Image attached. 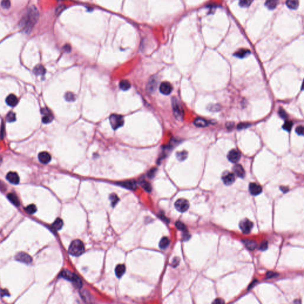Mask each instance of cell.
I'll list each match as a JSON object with an SVG mask.
<instances>
[{
  "label": "cell",
  "mask_w": 304,
  "mask_h": 304,
  "mask_svg": "<svg viewBox=\"0 0 304 304\" xmlns=\"http://www.w3.org/2000/svg\"><path fill=\"white\" fill-rule=\"evenodd\" d=\"M38 17V9L35 6L31 7L22 18L19 23L20 27L25 33H29L36 23Z\"/></svg>",
  "instance_id": "obj_1"
},
{
  "label": "cell",
  "mask_w": 304,
  "mask_h": 304,
  "mask_svg": "<svg viewBox=\"0 0 304 304\" xmlns=\"http://www.w3.org/2000/svg\"><path fill=\"white\" fill-rule=\"evenodd\" d=\"M68 252L71 255L75 257L83 254L85 252V245L83 242L79 240L73 241L69 245Z\"/></svg>",
  "instance_id": "obj_2"
},
{
  "label": "cell",
  "mask_w": 304,
  "mask_h": 304,
  "mask_svg": "<svg viewBox=\"0 0 304 304\" xmlns=\"http://www.w3.org/2000/svg\"><path fill=\"white\" fill-rule=\"evenodd\" d=\"M61 276L65 279L72 282L74 285L77 287H80L82 286V281L80 278L77 275H75L74 273L68 270H63L61 273Z\"/></svg>",
  "instance_id": "obj_3"
},
{
  "label": "cell",
  "mask_w": 304,
  "mask_h": 304,
  "mask_svg": "<svg viewBox=\"0 0 304 304\" xmlns=\"http://www.w3.org/2000/svg\"><path fill=\"white\" fill-rule=\"evenodd\" d=\"M172 106L173 109V113L175 118L179 121L182 120L184 117V111L177 98H172Z\"/></svg>",
  "instance_id": "obj_4"
},
{
  "label": "cell",
  "mask_w": 304,
  "mask_h": 304,
  "mask_svg": "<svg viewBox=\"0 0 304 304\" xmlns=\"http://www.w3.org/2000/svg\"><path fill=\"white\" fill-rule=\"evenodd\" d=\"M109 121L114 130H117L122 127L124 123L122 116L118 114H112L109 117Z\"/></svg>",
  "instance_id": "obj_5"
},
{
  "label": "cell",
  "mask_w": 304,
  "mask_h": 304,
  "mask_svg": "<svg viewBox=\"0 0 304 304\" xmlns=\"http://www.w3.org/2000/svg\"><path fill=\"white\" fill-rule=\"evenodd\" d=\"M240 227L244 234H249L253 227V223L248 219H245L241 221Z\"/></svg>",
  "instance_id": "obj_6"
},
{
  "label": "cell",
  "mask_w": 304,
  "mask_h": 304,
  "mask_svg": "<svg viewBox=\"0 0 304 304\" xmlns=\"http://www.w3.org/2000/svg\"><path fill=\"white\" fill-rule=\"evenodd\" d=\"M175 207L178 211L182 213L186 211L189 208L190 204L187 200L181 198L175 202Z\"/></svg>",
  "instance_id": "obj_7"
},
{
  "label": "cell",
  "mask_w": 304,
  "mask_h": 304,
  "mask_svg": "<svg viewBox=\"0 0 304 304\" xmlns=\"http://www.w3.org/2000/svg\"><path fill=\"white\" fill-rule=\"evenodd\" d=\"M241 159V153L237 149L231 150L227 154V159L233 164H237Z\"/></svg>",
  "instance_id": "obj_8"
},
{
  "label": "cell",
  "mask_w": 304,
  "mask_h": 304,
  "mask_svg": "<svg viewBox=\"0 0 304 304\" xmlns=\"http://www.w3.org/2000/svg\"><path fill=\"white\" fill-rule=\"evenodd\" d=\"M41 114H42V121L44 124H48L52 121L54 119V116L51 111L48 108H42L41 109Z\"/></svg>",
  "instance_id": "obj_9"
},
{
  "label": "cell",
  "mask_w": 304,
  "mask_h": 304,
  "mask_svg": "<svg viewBox=\"0 0 304 304\" xmlns=\"http://www.w3.org/2000/svg\"><path fill=\"white\" fill-rule=\"evenodd\" d=\"M16 260L26 264H29L32 261V257L27 253L23 252H20L17 254L16 256Z\"/></svg>",
  "instance_id": "obj_10"
},
{
  "label": "cell",
  "mask_w": 304,
  "mask_h": 304,
  "mask_svg": "<svg viewBox=\"0 0 304 304\" xmlns=\"http://www.w3.org/2000/svg\"><path fill=\"white\" fill-rule=\"evenodd\" d=\"M223 183L226 185H232L235 180V175L234 174L231 172H226L223 174L221 177Z\"/></svg>",
  "instance_id": "obj_11"
},
{
  "label": "cell",
  "mask_w": 304,
  "mask_h": 304,
  "mask_svg": "<svg viewBox=\"0 0 304 304\" xmlns=\"http://www.w3.org/2000/svg\"><path fill=\"white\" fill-rule=\"evenodd\" d=\"M157 86H158L157 79L155 78V77H151L149 79V80L147 83V85L146 88H147V92L150 93L154 92L155 91V90L156 89Z\"/></svg>",
  "instance_id": "obj_12"
},
{
  "label": "cell",
  "mask_w": 304,
  "mask_h": 304,
  "mask_svg": "<svg viewBox=\"0 0 304 304\" xmlns=\"http://www.w3.org/2000/svg\"><path fill=\"white\" fill-rule=\"evenodd\" d=\"M159 90L161 93L165 95H168L172 91V86L168 82H163L160 85Z\"/></svg>",
  "instance_id": "obj_13"
},
{
  "label": "cell",
  "mask_w": 304,
  "mask_h": 304,
  "mask_svg": "<svg viewBox=\"0 0 304 304\" xmlns=\"http://www.w3.org/2000/svg\"><path fill=\"white\" fill-rule=\"evenodd\" d=\"M249 190L252 195H257L262 192V188L260 185L252 182L249 185Z\"/></svg>",
  "instance_id": "obj_14"
},
{
  "label": "cell",
  "mask_w": 304,
  "mask_h": 304,
  "mask_svg": "<svg viewBox=\"0 0 304 304\" xmlns=\"http://www.w3.org/2000/svg\"><path fill=\"white\" fill-rule=\"evenodd\" d=\"M39 161L43 164H48L51 160V156L46 151H42L38 155Z\"/></svg>",
  "instance_id": "obj_15"
},
{
  "label": "cell",
  "mask_w": 304,
  "mask_h": 304,
  "mask_svg": "<svg viewBox=\"0 0 304 304\" xmlns=\"http://www.w3.org/2000/svg\"><path fill=\"white\" fill-rule=\"evenodd\" d=\"M7 180L13 184H18L20 181L19 177L16 172H10L6 176Z\"/></svg>",
  "instance_id": "obj_16"
},
{
  "label": "cell",
  "mask_w": 304,
  "mask_h": 304,
  "mask_svg": "<svg viewBox=\"0 0 304 304\" xmlns=\"http://www.w3.org/2000/svg\"><path fill=\"white\" fill-rule=\"evenodd\" d=\"M233 172L235 175L240 178H244L245 175L244 169L241 165L239 164H237L233 167Z\"/></svg>",
  "instance_id": "obj_17"
},
{
  "label": "cell",
  "mask_w": 304,
  "mask_h": 304,
  "mask_svg": "<svg viewBox=\"0 0 304 304\" xmlns=\"http://www.w3.org/2000/svg\"><path fill=\"white\" fill-rule=\"evenodd\" d=\"M6 101L7 104L9 106H12V107H14L18 104L19 100L16 95H14L13 94H10L7 97Z\"/></svg>",
  "instance_id": "obj_18"
},
{
  "label": "cell",
  "mask_w": 304,
  "mask_h": 304,
  "mask_svg": "<svg viewBox=\"0 0 304 304\" xmlns=\"http://www.w3.org/2000/svg\"><path fill=\"white\" fill-rule=\"evenodd\" d=\"M119 184L124 187V188H126L127 189H130V190H135L137 188V184L135 182V181H124V182H120L119 183Z\"/></svg>",
  "instance_id": "obj_19"
},
{
  "label": "cell",
  "mask_w": 304,
  "mask_h": 304,
  "mask_svg": "<svg viewBox=\"0 0 304 304\" xmlns=\"http://www.w3.org/2000/svg\"><path fill=\"white\" fill-rule=\"evenodd\" d=\"M115 274L118 278H121L125 272V267L123 264H119L115 268Z\"/></svg>",
  "instance_id": "obj_20"
},
{
  "label": "cell",
  "mask_w": 304,
  "mask_h": 304,
  "mask_svg": "<svg viewBox=\"0 0 304 304\" xmlns=\"http://www.w3.org/2000/svg\"><path fill=\"white\" fill-rule=\"evenodd\" d=\"M194 125L196 127H200V128L206 127H207L208 125L207 121L206 119H204L203 118H196L194 120Z\"/></svg>",
  "instance_id": "obj_21"
},
{
  "label": "cell",
  "mask_w": 304,
  "mask_h": 304,
  "mask_svg": "<svg viewBox=\"0 0 304 304\" xmlns=\"http://www.w3.org/2000/svg\"><path fill=\"white\" fill-rule=\"evenodd\" d=\"M33 72L34 73L36 74V75H43L45 74V72H46V69L45 68V67L41 65V64H39L38 65H36L34 69H33Z\"/></svg>",
  "instance_id": "obj_22"
},
{
  "label": "cell",
  "mask_w": 304,
  "mask_h": 304,
  "mask_svg": "<svg viewBox=\"0 0 304 304\" xmlns=\"http://www.w3.org/2000/svg\"><path fill=\"white\" fill-rule=\"evenodd\" d=\"M63 226V221L60 218H57L55 221L53 223L52 227L55 231L60 230Z\"/></svg>",
  "instance_id": "obj_23"
},
{
  "label": "cell",
  "mask_w": 304,
  "mask_h": 304,
  "mask_svg": "<svg viewBox=\"0 0 304 304\" xmlns=\"http://www.w3.org/2000/svg\"><path fill=\"white\" fill-rule=\"evenodd\" d=\"M9 200L16 206H19L20 205V201L17 197V196L13 193H10L8 194L7 196Z\"/></svg>",
  "instance_id": "obj_24"
},
{
  "label": "cell",
  "mask_w": 304,
  "mask_h": 304,
  "mask_svg": "<svg viewBox=\"0 0 304 304\" xmlns=\"http://www.w3.org/2000/svg\"><path fill=\"white\" fill-rule=\"evenodd\" d=\"M286 5L290 9L295 10L299 6V1L298 0H287Z\"/></svg>",
  "instance_id": "obj_25"
},
{
  "label": "cell",
  "mask_w": 304,
  "mask_h": 304,
  "mask_svg": "<svg viewBox=\"0 0 304 304\" xmlns=\"http://www.w3.org/2000/svg\"><path fill=\"white\" fill-rule=\"evenodd\" d=\"M131 88V84L127 80H122V81L120 82L119 83V88L124 90V91H126V90H128L130 89Z\"/></svg>",
  "instance_id": "obj_26"
},
{
  "label": "cell",
  "mask_w": 304,
  "mask_h": 304,
  "mask_svg": "<svg viewBox=\"0 0 304 304\" xmlns=\"http://www.w3.org/2000/svg\"><path fill=\"white\" fill-rule=\"evenodd\" d=\"M243 242L246 247L250 250H254L257 247V244L255 241L251 240H244Z\"/></svg>",
  "instance_id": "obj_27"
},
{
  "label": "cell",
  "mask_w": 304,
  "mask_h": 304,
  "mask_svg": "<svg viewBox=\"0 0 304 304\" xmlns=\"http://www.w3.org/2000/svg\"><path fill=\"white\" fill-rule=\"evenodd\" d=\"M250 54V51L242 49H240V51H237L234 54V55L236 56L237 57H238L240 58H245V56H247Z\"/></svg>",
  "instance_id": "obj_28"
},
{
  "label": "cell",
  "mask_w": 304,
  "mask_h": 304,
  "mask_svg": "<svg viewBox=\"0 0 304 304\" xmlns=\"http://www.w3.org/2000/svg\"><path fill=\"white\" fill-rule=\"evenodd\" d=\"M279 0H266V6L270 10L274 9L277 4H278Z\"/></svg>",
  "instance_id": "obj_29"
},
{
  "label": "cell",
  "mask_w": 304,
  "mask_h": 304,
  "mask_svg": "<svg viewBox=\"0 0 304 304\" xmlns=\"http://www.w3.org/2000/svg\"><path fill=\"white\" fill-rule=\"evenodd\" d=\"M169 240L167 237H164L161 239L159 242V247L161 249H165L169 245Z\"/></svg>",
  "instance_id": "obj_30"
},
{
  "label": "cell",
  "mask_w": 304,
  "mask_h": 304,
  "mask_svg": "<svg viewBox=\"0 0 304 304\" xmlns=\"http://www.w3.org/2000/svg\"><path fill=\"white\" fill-rule=\"evenodd\" d=\"M187 156H188V153L186 151H180V152H178V153H177V158L180 161H184L187 158Z\"/></svg>",
  "instance_id": "obj_31"
},
{
  "label": "cell",
  "mask_w": 304,
  "mask_h": 304,
  "mask_svg": "<svg viewBox=\"0 0 304 304\" xmlns=\"http://www.w3.org/2000/svg\"><path fill=\"white\" fill-rule=\"evenodd\" d=\"M141 185L142 186V187L143 188V189L144 190H145L147 192H150L151 191V189H152V187L150 185V184L148 182H147L145 180H143L141 181Z\"/></svg>",
  "instance_id": "obj_32"
},
{
  "label": "cell",
  "mask_w": 304,
  "mask_h": 304,
  "mask_svg": "<svg viewBox=\"0 0 304 304\" xmlns=\"http://www.w3.org/2000/svg\"><path fill=\"white\" fill-rule=\"evenodd\" d=\"M25 210L28 213H29L30 214H32L36 211L37 208H36V207L35 206V205L30 204L26 207Z\"/></svg>",
  "instance_id": "obj_33"
},
{
  "label": "cell",
  "mask_w": 304,
  "mask_h": 304,
  "mask_svg": "<svg viewBox=\"0 0 304 304\" xmlns=\"http://www.w3.org/2000/svg\"><path fill=\"white\" fill-rule=\"evenodd\" d=\"M175 226L176 227H177V229L181 231H183V232H185L187 231V226L181 221H177L176 223H175Z\"/></svg>",
  "instance_id": "obj_34"
},
{
  "label": "cell",
  "mask_w": 304,
  "mask_h": 304,
  "mask_svg": "<svg viewBox=\"0 0 304 304\" xmlns=\"http://www.w3.org/2000/svg\"><path fill=\"white\" fill-rule=\"evenodd\" d=\"M109 200H110V201L111 202V205L113 207H114L118 203V202L119 201L118 197L117 196V195H116L115 194H111V195L109 197Z\"/></svg>",
  "instance_id": "obj_35"
},
{
  "label": "cell",
  "mask_w": 304,
  "mask_h": 304,
  "mask_svg": "<svg viewBox=\"0 0 304 304\" xmlns=\"http://www.w3.org/2000/svg\"><path fill=\"white\" fill-rule=\"evenodd\" d=\"M65 99L68 102H73L75 99V96L72 93L67 92L65 95Z\"/></svg>",
  "instance_id": "obj_36"
},
{
  "label": "cell",
  "mask_w": 304,
  "mask_h": 304,
  "mask_svg": "<svg viewBox=\"0 0 304 304\" xmlns=\"http://www.w3.org/2000/svg\"><path fill=\"white\" fill-rule=\"evenodd\" d=\"M253 1V0H240V4L241 7H247L250 6Z\"/></svg>",
  "instance_id": "obj_37"
},
{
  "label": "cell",
  "mask_w": 304,
  "mask_h": 304,
  "mask_svg": "<svg viewBox=\"0 0 304 304\" xmlns=\"http://www.w3.org/2000/svg\"><path fill=\"white\" fill-rule=\"evenodd\" d=\"M293 122L291 121H286L283 125V128L286 131H290L292 128Z\"/></svg>",
  "instance_id": "obj_38"
},
{
  "label": "cell",
  "mask_w": 304,
  "mask_h": 304,
  "mask_svg": "<svg viewBox=\"0 0 304 304\" xmlns=\"http://www.w3.org/2000/svg\"><path fill=\"white\" fill-rule=\"evenodd\" d=\"M7 120L10 122L14 121L16 120V114L13 112H10L7 115Z\"/></svg>",
  "instance_id": "obj_39"
},
{
  "label": "cell",
  "mask_w": 304,
  "mask_h": 304,
  "mask_svg": "<svg viewBox=\"0 0 304 304\" xmlns=\"http://www.w3.org/2000/svg\"><path fill=\"white\" fill-rule=\"evenodd\" d=\"M157 172V169L156 168H152L147 173V177L150 178V179H152L155 176V174Z\"/></svg>",
  "instance_id": "obj_40"
},
{
  "label": "cell",
  "mask_w": 304,
  "mask_h": 304,
  "mask_svg": "<svg viewBox=\"0 0 304 304\" xmlns=\"http://www.w3.org/2000/svg\"><path fill=\"white\" fill-rule=\"evenodd\" d=\"M10 6H11V3H10V0H3V1H1V6L4 9H8L10 7Z\"/></svg>",
  "instance_id": "obj_41"
},
{
  "label": "cell",
  "mask_w": 304,
  "mask_h": 304,
  "mask_svg": "<svg viewBox=\"0 0 304 304\" xmlns=\"http://www.w3.org/2000/svg\"><path fill=\"white\" fill-rule=\"evenodd\" d=\"M296 132L299 135H303V126L302 125H300V126H298L296 128Z\"/></svg>",
  "instance_id": "obj_42"
},
{
  "label": "cell",
  "mask_w": 304,
  "mask_h": 304,
  "mask_svg": "<svg viewBox=\"0 0 304 304\" xmlns=\"http://www.w3.org/2000/svg\"><path fill=\"white\" fill-rule=\"evenodd\" d=\"M279 115L280 117L283 118V119H287V115L286 114V112L282 108H280L279 111Z\"/></svg>",
  "instance_id": "obj_43"
},
{
  "label": "cell",
  "mask_w": 304,
  "mask_h": 304,
  "mask_svg": "<svg viewBox=\"0 0 304 304\" xmlns=\"http://www.w3.org/2000/svg\"><path fill=\"white\" fill-rule=\"evenodd\" d=\"M268 247V243L267 241H263L260 244V245L259 247V249L261 251H265L267 249Z\"/></svg>",
  "instance_id": "obj_44"
},
{
  "label": "cell",
  "mask_w": 304,
  "mask_h": 304,
  "mask_svg": "<svg viewBox=\"0 0 304 304\" xmlns=\"http://www.w3.org/2000/svg\"><path fill=\"white\" fill-rule=\"evenodd\" d=\"M250 124H249L248 123H240L238 125L237 128L239 130H242V129L247 128V127H250Z\"/></svg>",
  "instance_id": "obj_45"
},
{
  "label": "cell",
  "mask_w": 304,
  "mask_h": 304,
  "mask_svg": "<svg viewBox=\"0 0 304 304\" xmlns=\"http://www.w3.org/2000/svg\"><path fill=\"white\" fill-rule=\"evenodd\" d=\"M0 294H1V295L2 296H9V293L8 291L6 289H1V290H0Z\"/></svg>",
  "instance_id": "obj_46"
},
{
  "label": "cell",
  "mask_w": 304,
  "mask_h": 304,
  "mask_svg": "<svg viewBox=\"0 0 304 304\" xmlns=\"http://www.w3.org/2000/svg\"><path fill=\"white\" fill-rule=\"evenodd\" d=\"M213 303H219V304H221V303H224V301L223 299H220V298H217V299H215V300H214V301L213 302Z\"/></svg>",
  "instance_id": "obj_47"
},
{
  "label": "cell",
  "mask_w": 304,
  "mask_h": 304,
  "mask_svg": "<svg viewBox=\"0 0 304 304\" xmlns=\"http://www.w3.org/2000/svg\"><path fill=\"white\" fill-rule=\"evenodd\" d=\"M234 127V123L233 122H228L226 124V127L228 129H231Z\"/></svg>",
  "instance_id": "obj_48"
},
{
  "label": "cell",
  "mask_w": 304,
  "mask_h": 304,
  "mask_svg": "<svg viewBox=\"0 0 304 304\" xmlns=\"http://www.w3.org/2000/svg\"><path fill=\"white\" fill-rule=\"evenodd\" d=\"M276 273H273V272H269V273H267V277H268V278H271V277H273L275 276H276Z\"/></svg>",
  "instance_id": "obj_49"
},
{
  "label": "cell",
  "mask_w": 304,
  "mask_h": 304,
  "mask_svg": "<svg viewBox=\"0 0 304 304\" xmlns=\"http://www.w3.org/2000/svg\"><path fill=\"white\" fill-rule=\"evenodd\" d=\"M4 187V185L1 182H0V189H3Z\"/></svg>",
  "instance_id": "obj_50"
},
{
  "label": "cell",
  "mask_w": 304,
  "mask_h": 304,
  "mask_svg": "<svg viewBox=\"0 0 304 304\" xmlns=\"http://www.w3.org/2000/svg\"><path fill=\"white\" fill-rule=\"evenodd\" d=\"M1 158H0V162H1Z\"/></svg>",
  "instance_id": "obj_51"
}]
</instances>
